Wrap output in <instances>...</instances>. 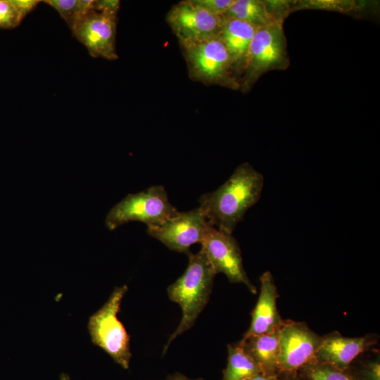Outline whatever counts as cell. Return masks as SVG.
I'll use <instances>...</instances> for the list:
<instances>
[{"instance_id":"obj_1","label":"cell","mask_w":380,"mask_h":380,"mask_svg":"<svg viewBox=\"0 0 380 380\" xmlns=\"http://www.w3.org/2000/svg\"><path fill=\"white\" fill-rule=\"evenodd\" d=\"M263 186L262 175L243 163L219 188L203 194L198 208L210 224L232 234L246 211L259 201Z\"/></svg>"},{"instance_id":"obj_2","label":"cell","mask_w":380,"mask_h":380,"mask_svg":"<svg viewBox=\"0 0 380 380\" xmlns=\"http://www.w3.org/2000/svg\"><path fill=\"white\" fill-rule=\"evenodd\" d=\"M189 263L184 272L167 289L170 300L182 309V318L175 331L165 343V355L171 343L190 329L208 303L216 275L202 249L196 253H189Z\"/></svg>"},{"instance_id":"obj_3","label":"cell","mask_w":380,"mask_h":380,"mask_svg":"<svg viewBox=\"0 0 380 380\" xmlns=\"http://www.w3.org/2000/svg\"><path fill=\"white\" fill-rule=\"evenodd\" d=\"M283 20L258 27L252 39L240 77V89L248 93L259 78L271 70H284L290 63Z\"/></svg>"},{"instance_id":"obj_4","label":"cell","mask_w":380,"mask_h":380,"mask_svg":"<svg viewBox=\"0 0 380 380\" xmlns=\"http://www.w3.org/2000/svg\"><path fill=\"white\" fill-rule=\"evenodd\" d=\"M127 291L126 284L115 287L103 306L89 317L87 323L92 343L124 369H129L132 357L130 336L118 318V314Z\"/></svg>"},{"instance_id":"obj_5","label":"cell","mask_w":380,"mask_h":380,"mask_svg":"<svg viewBox=\"0 0 380 380\" xmlns=\"http://www.w3.org/2000/svg\"><path fill=\"white\" fill-rule=\"evenodd\" d=\"M180 45L191 80L234 90L240 89L231 57L218 36Z\"/></svg>"},{"instance_id":"obj_6","label":"cell","mask_w":380,"mask_h":380,"mask_svg":"<svg viewBox=\"0 0 380 380\" xmlns=\"http://www.w3.org/2000/svg\"><path fill=\"white\" fill-rule=\"evenodd\" d=\"M179 211L170 203L162 185L127 195L107 214L105 224L109 230L131 221H139L147 227L158 226L176 215Z\"/></svg>"},{"instance_id":"obj_7","label":"cell","mask_w":380,"mask_h":380,"mask_svg":"<svg viewBox=\"0 0 380 380\" xmlns=\"http://www.w3.org/2000/svg\"><path fill=\"white\" fill-rule=\"evenodd\" d=\"M215 274L223 273L231 283L243 284L251 293H257L243 265L239 243L232 234L208 225L201 243Z\"/></svg>"},{"instance_id":"obj_8","label":"cell","mask_w":380,"mask_h":380,"mask_svg":"<svg viewBox=\"0 0 380 380\" xmlns=\"http://www.w3.org/2000/svg\"><path fill=\"white\" fill-rule=\"evenodd\" d=\"M322 340L305 322L284 320L279 330V374L298 372L315 360Z\"/></svg>"},{"instance_id":"obj_9","label":"cell","mask_w":380,"mask_h":380,"mask_svg":"<svg viewBox=\"0 0 380 380\" xmlns=\"http://www.w3.org/2000/svg\"><path fill=\"white\" fill-rule=\"evenodd\" d=\"M167 23L180 44L217 37L222 18L196 4L194 0L179 1L167 13Z\"/></svg>"},{"instance_id":"obj_10","label":"cell","mask_w":380,"mask_h":380,"mask_svg":"<svg viewBox=\"0 0 380 380\" xmlns=\"http://www.w3.org/2000/svg\"><path fill=\"white\" fill-rule=\"evenodd\" d=\"M209 223L198 207L186 212H179L163 224L147 227V233L171 251L188 255L190 247L201 243Z\"/></svg>"},{"instance_id":"obj_11","label":"cell","mask_w":380,"mask_h":380,"mask_svg":"<svg viewBox=\"0 0 380 380\" xmlns=\"http://www.w3.org/2000/svg\"><path fill=\"white\" fill-rule=\"evenodd\" d=\"M117 17L94 10L89 11L72 29L73 35L95 58L116 60Z\"/></svg>"},{"instance_id":"obj_12","label":"cell","mask_w":380,"mask_h":380,"mask_svg":"<svg viewBox=\"0 0 380 380\" xmlns=\"http://www.w3.org/2000/svg\"><path fill=\"white\" fill-rule=\"evenodd\" d=\"M377 342L378 336L374 334L346 337L335 331L322 336L315 360L347 370L357 358L370 350Z\"/></svg>"},{"instance_id":"obj_13","label":"cell","mask_w":380,"mask_h":380,"mask_svg":"<svg viewBox=\"0 0 380 380\" xmlns=\"http://www.w3.org/2000/svg\"><path fill=\"white\" fill-rule=\"evenodd\" d=\"M260 294L251 312L249 328L243 338L272 333L280 329L284 320L281 317L277 305L279 297L277 288L270 271L260 277Z\"/></svg>"},{"instance_id":"obj_14","label":"cell","mask_w":380,"mask_h":380,"mask_svg":"<svg viewBox=\"0 0 380 380\" xmlns=\"http://www.w3.org/2000/svg\"><path fill=\"white\" fill-rule=\"evenodd\" d=\"M222 18L218 37L231 57L235 75L239 82L245 68L250 45L258 27L240 20L223 17Z\"/></svg>"},{"instance_id":"obj_15","label":"cell","mask_w":380,"mask_h":380,"mask_svg":"<svg viewBox=\"0 0 380 380\" xmlns=\"http://www.w3.org/2000/svg\"><path fill=\"white\" fill-rule=\"evenodd\" d=\"M279 330L272 333L250 336L238 343L244 351L267 375L279 374Z\"/></svg>"},{"instance_id":"obj_16","label":"cell","mask_w":380,"mask_h":380,"mask_svg":"<svg viewBox=\"0 0 380 380\" xmlns=\"http://www.w3.org/2000/svg\"><path fill=\"white\" fill-rule=\"evenodd\" d=\"M222 17L240 20L257 27L282 20L275 18L270 11L265 1L260 0H234Z\"/></svg>"},{"instance_id":"obj_17","label":"cell","mask_w":380,"mask_h":380,"mask_svg":"<svg viewBox=\"0 0 380 380\" xmlns=\"http://www.w3.org/2000/svg\"><path fill=\"white\" fill-rule=\"evenodd\" d=\"M227 364L222 380H245L262 372L261 367L237 342L227 346Z\"/></svg>"},{"instance_id":"obj_18","label":"cell","mask_w":380,"mask_h":380,"mask_svg":"<svg viewBox=\"0 0 380 380\" xmlns=\"http://www.w3.org/2000/svg\"><path fill=\"white\" fill-rule=\"evenodd\" d=\"M303 380H357L348 370H341L313 360L298 372Z\"/></svg>"},{"instance_id":"obj_19","label":"cell","mask_w":380,"mask_h":380,"mask_svg":"<svg viewBox=\"0 0 380 380\" xmlns=\"http://www.w3.org/2000/svg\"><path fill=\"white\" fill-rule=\"evenodd\" d=\"M357 380H380V355L352 363L347 369Z\"/></svg>"},{"instance_id":"obj_20","label":"cell","mask_w":380,"mask_h":380,"mask_svg":"<svg viewBox=\"0 0 380 380\" xmlns=\"http://www.w3.org/2000/svg\"><path fill=\"white\" fill-rule=\"evenodd\" d=\"M23 19L9 0H0V29H13Z\"/></svg>"},{"instance_id":"obj_21","label":"cell","mask_w":380,"mask_h":380,"mask_svg":"<svg viewBox=\"0 0 380 380\" xmlns=\"http://www.w3.org/2000/svg\"><path fill=\"white\" fill-rule=\"evenodd\" d=\"M44 2L55 8L70 28L72 27L78 0H46Z\"/></svg>"},{"instance_id":"obj_22","label":"cell","mask_w":380,"mask_h":380,"mask_svg":"<svg viewBox=\"0 0 380 380\" xmlns=\"http://www.w3.org/2000/svg\"><path fill=\"white\" fill-rule=\"evenodd\" d=\"M194 1L211 13L222 17L234 0H194Z\"/></svg>"},{"instance_id":"obj_23","label":"cell","mask_w":380,"mask_h":380,"mask_svg":"<svg viewBox=\"0 0 380 380\" xmlns=\"http://www.w3.org/2000/svg\"><path fill=\"white\" fill-rule=\"evenodd\" d=\"M120 1L118 0H94L93 10L113 17H117Z\"/></svg>"},{"instance_id":"obj_24","label":"cell","mask_w":380,"mask_h":380,"mask_svg":"<svg viewBox=\"0 0 380 380\" xmlns=\"http://www.w3.org/2000/svg\"><path fill=\"white\" fill-rule=\"evenodd\" d=\"M15 8L23 19L30 12H31L41 1L39 0H9Z\"/></svg>"},{"instance_id":"obj_25","label":"cell","mask_w":380,"mask_h":380,"mask_svg":"<svg viewBox=\"0 0 380 380\" xmlns=\"http://www.w3.org/2000/svg\"><path fill=\"white\" fill-rule=\"evenodd\" d=\"M245 380H279V375H267L260 372Z\"/></svg>"},{"instance_id":"obj_26","label":"cell","mask_w":380,"mask_h":380,"mask_svg":"<svg viewBox=\"0 0 380 380\" xmlns=\"http://www.w3.org/2000/svg\"><path fill=\"white\" fill-rule=\"evenodd\" d=\"M166 380H203V379L201 378L191 379L180 372H175L174 374L167 376V377L166 378Z\"/></svg>"},{"instance_id":"obj_27","label":"cell","mask_w":380,"mask_h":380,"mask_svg":"<svg viewBox=\"0 0 380 380\" xmlns=\"http://www.w3.org/2000/svg\"><path fill=\"white\" fill-rule=\"evenodd\" d=\"M279 380H303L298 372L279 374Z\"/></svg>"},{"instance_id":"obj_28","label":"cell","mask_w":380,"mask_h":380,"mask_svg":"<svg viewBox=\"0 0 380 380\" xmlns=\"http://www.w3.org/2000/svg\"><path fill=\"white\" fill-rule=\"evenodd\" d=\"M59 380H70V378L68 374L63 372L60 375Z\"/></svg>"}]
</instances>
